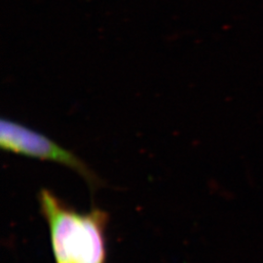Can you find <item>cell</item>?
Wrapping results in <instances>:
<instances>
[{
  "mask_svg": "<svg viewBox=\"0 0 263 263\" xmlns=\"http://www.w3.org/2000/svg\"><path fill=\"white\" fill-rule=\"evenodd\" d=\"M38 203L55 263H106V212H79L46 188L39 191Z\"/></svg>",
  "mask_w": 263,
  "mask_h": 263,
  "instance_id": "obj_1",
  "label": "cell"
},
{
  "mask_svg": "<svg viewBox=\"0 0 263 263\" xmlns=\"http://www.w3.org/2000/svg\"><path fill=\"white\" fill-rule=\"evenodd\" d=\"M0 145L4 151L64 165L81 176L92 189L101 185V179L95 172L73 152L20 123L2 118Z\"/></svg>",
  "mask_w": 263,
  "mask_h": 263,
  "instance_id": "obj_2",
  "label": "cell"
}]
</instances>
